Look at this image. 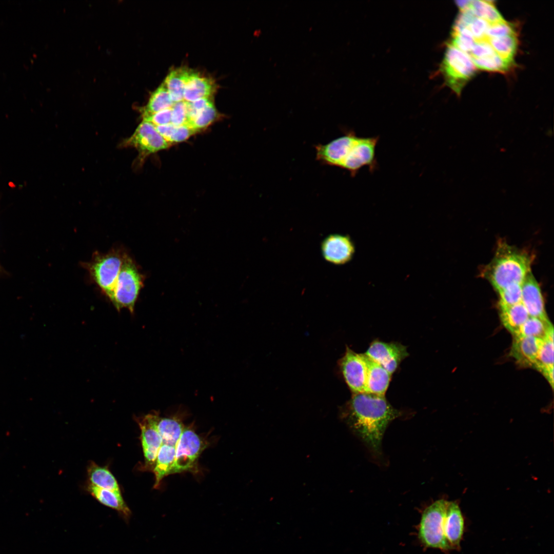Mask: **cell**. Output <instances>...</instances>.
<instances>
[{"label": "cell", "instance_id": "cell-1", "mask_svg": "<svg viewBox=\"0 0 554 554\" xmlns=\"http://www.w3.org/2000/svg\"><path fill=\"white\" fill-rule=\"evenodd\" d=\"M345 414L353 431L375 452L380 451L388 425L400 415L385 395L368 393H353Z\"/></svg>", "mask_w": 554, "mask_h": 554}, {"label": "cell", "instance_id": "cell-2", "mask_svg": "<svg viewBox=\"0 0 554 554\" xmlns=\"http://www.w3.org/2000/svg\"><path fill=\"white\" fill-rule=\"evenodd\" d=\"M532 259L525 251L500 242L494 257L483 269L482 275L498 292L510 285L522 284L531 272Z\"/></svg>", "mask_w": 554, "mask_h": 554}, {"label": "cell", "instance_id": "cell-3", "mask_svg": "<svg viewBox=\"0 0 554 554\" xmlns=\"http://www.w3.org/2000/svg\"><path fill=\"white\" fill-rule=\"evenodd\" d=\"M444 499L438 500L422 512L418 528V538L426 548L449 550L452 549L447 542L444 531V518L448 504Z\"/></svg>", "mask_w": 554, "mask_h": 554}, {"label": "cell", "instance_id": "cell-4", "mask_svg": "<svg viewBox=\"0 0 554 554\" xmlns=\"http://www.w3.org/2000/svg\"><path fill=\"white\" fill-rule=\"evenodd\" d=\"M143 283L142 276L135 264L130 257L125 254L110 300L115 308L118 311L127 308L133 312Z\"/></svg>", "mask_w": 554, "mask_h": 554}, {"label": "cell", "instance_id": "cell-5", "mask_svg": "<svg viewBox=\"0 0 554 554\" xmlns=\"http://www.w3.org/2000/svg\"><path fill=\"white\" fill-rule=\"evenodd\" d=\"M170 146L157 131L153 124L142 120L133 134L123 140L118 147L136 149L138 154L133 163V168L136 170L142 167L148 156Z\"/></svg>", "mask_w": 554, "mask_h": 554}, {"label": "cell", "instance_id": "cell-6", "mask_svg": "<svg viewBox=\"0 0 554 554\" xmlns=\"http://www.w3.org/2000/svg\"><path fill=\"white\" fill-rule=\"evenodd\" d=\"M476 70L472 58L451 44L448 45L441 66V70L449 86L460 94L463 86Z\"/></svg>", "mask_w": 554, "mask_h": 554}, {"label": "cell", "instance_id": "cell-7", "mask_svg": "<svg viewBox=\"0 0 554 554\" xmlns=\"http://www.w3.org/2000/svg\"><path fill=\"white\" fill-rule=\"evenodd\" d=\"M206 446L205 443L193 429L185 427L176 445L175 461L170 474L186 471L196 472L198 458Z\"/></svg>", "mask_w": 554, "mask_h": 554}, {"label": "cell", "instance_id": "cell-8", "mask_svg": "<svg viewBox=\"0 0 554 554\" xmlns=\"http://www.w3.org/2000/svg\"><path fill=\"white\" fill-rule=\"evenodd\" d=\"M124 255L115 252L98 255L87 267L95 283L110 300L113 295Z\"/></svg>", "mask_w": 554, "mask_h": 554}, {"label": "cell", "instance_id": "cell-9", "mask_svg": "<svg viewBox=\"0 0 554 554\" xmlns=\"http://www.w3.org/2000/svg\"><path fill=\"white\" fill-rule=\"evenodd\" d=\"M379 140L377 136H358L342 169L349 171L353 177L365 166L368 167L371 172L373 171L378 166L375 149Z\"/></svg>", "mask_w": 554, "mask_h": 554}, {"label": "cell", "instance_id": "cell-10", "mask_svg": "<svg viewBox=\"0 0 554 554\" xmlns=\"http://www.w3.org/2000/svg\"><path fill=\"white\" fill-rule=\"evenodd\" d=\"M159 417V413L154 411L137 419L141 431L144 470H153L158 451L162 445V439L157 428Z\"/></svg>", "mask_w": 554, "mask_h": 554}, {"label": "cell", "instance_id": "cell-11", "mask_svg": "<svg viewBox=\"0 0 554 554\" xmlns=\"http://www.w3.org/2000/svg\"><path fill=\"white\" fill-rule=\"evenodd\" d=\"M358 137L353 130H348L328 143L316 145V160L323 164L342 168Z\"/></svg>", "mask_w": 554, "mask_h": 554}, {"label": "cell", "instance_id": "cell-12", "mask_svg": "<svg viewBox=\"0 0 554 554\" xmlns=\"http://www.w3.org/2000/svg\"><path fill=\"white\" fill-rule=\"evenodd\" d=\"M341 369L346 383L353 393H366L367 368L362 353L349 348L340 361Z\"/></svg>", "mask_w": 554, "mask_h": 554}, {"label": "cell", "instance_id": "cell-13", "mask_svg": "<svg viewBox=\"0 0 554 554\" xmlns=\"http://www.w3.org/2000/svg\"><path fill=\"white\" fill-rule=\"evenodd\" d=\"M321 250L324 259L331 264L341 265L349 262L355 253V245L348 235L332 234L322 242Z\"/></svg>", "mask_w": 554, "mask_h": 554}, {"label": "cell", "instance_id": "cell-14", "mask_svg": "<svg viewBox=\"0 0 554 554\" xmlns=\"http://www.w3.org/2000/svg\"><path fill=\"white\" fill-rule=\"evenodd\" d=\"M365 354L382 366L391 374L408 355L404 346L399 343H384L379 341L373 342Z\"/></svg>", "mask_w": 554, "mask_h": 554}, {"label": "cell", "instance_id": "cell-15", "mask_svg": "<svg viewBox=\"0 0 554 554\" xmlns=\"http://www.w3.org/2000/svg\"><path fill=\"white\" fill-rule=\"evenodd\" d=\"M521 302L529 316L548 319L540 287L531 272L522 284Z\"/></svg>", "mask_w": 554, "mask_h": 554}, {"label": "cell", "instance_id": "cell-16", "mask_svg": "<svg viewBox=\"0 0 554 554\" xmlns=\"http://www.w3.org/2000/svg\"><path fill=\"white\" fill-rule=\"evenodd\" d=\"M542 342L531 337L514 336L510 355L519 365L533 368Z\"/></svg>", "mask_w": 554, "mask_h": 554}, {"label": "cell", "instance_id": "cell-17", "mask_svg": "<svg viewBox=\"0 0 554 554\" xmlns=\"http://www.w3.org/2000/svg\"><path fill=\"white\" fill-rule=\"evenodd\" d=\"M464 529V521L460 508L456 502L448 501L446 507L444 531L452 549H459Z\"/></svg>", "mask_w": 554, "mask_h": 554}, {"label": "cell", "instance_id": "cell-18", "mask_svg": "<svg viewBox=\"0 0 554 554\" xmlns=\"http://www.w3.org/2000/svg\"><path fill=\"white\" fill-rule=\"evenodd\" d=\"M362 354L367 368L366 393L385 395L391 374L365 353Z\"/></svg>", "mask_w": 554, "mask_h": 554}, {"label": "cell", "instance_id": "cell-19", "mask_svg": "<svg viewBox=\"0 0 554 554\" xmlns=\"http://www.w3.org/2000/svg\"><path fill=\"white\" fill-rule=\"evenodd\" d=\"M215 90V85L210 78L191 71L184 91V100L191 102L200 98L210 97Z\"/></svg>", "mask_w": 554, "mask_h": 554}, {"label": "cell", "instance_id": "cell-20", "mask_svg": "<svg viewBox=\"0 0 554 554\" xmlns=\"http://www.w3.org/2000/svg\"><path fill=\"white\" fill-rule=\"evenodd\" d=\"M499 308L502 324L513 337L518 335L522 326L529 317L524 306L521 302L513 305Z\"/></svg>", "mask_w": 554, "mask_h": 554}, {"label": "cell", "instance_id": "cell-21", "mask_svg": "<svg viewBox=\"0 0 554 554\" xmlns=\"http://www.w3.org/2000/svg\"><path fill=\"white\" fill-rule=\"evenodd\" d=\"M87 488L89 492L102 504L117 510L125 517L130 515L131 511L121 492L100 488L90 483Z\"/></svg>", "mask_w": 554, "mask_h": 554}, {"label": "cell", "instance_id": "cell-22", "mask_svg": "<svg viewBox=\"0 0 554 554\" xmlns=\"http://www.w3.org/2000/svg\"><path fill=\"white\" fill-rule=\"evenodd\" d=\"M175 447L163 444L159 449L152 470L155 478L154 484L155 488L160 486L165 477L170 474L175 461Z\"/></svg>", "mask_w": 554, "mask_h": 554}, {"label": "cell", "instance_id": "cell-23", "mask_svg": "<svg viewBox=\"0 0 554 554\" xmlns=\"http://www.w3.org/2000/svg\"><path fill=\"white\" fill-rule=\"evenodd\" d=\"M191 71L184 67L177 68L166 76L164 84L173 103L184 100V89Z\"/></svg>", "mask_w": 554, "mask_h": 554}, {"label": "cell", "instance_id": "cell-24", "mask_svg": "<svg viewBox=\"0 0 554 554\" xmlns=\"http://www.w3.org/2000/svg\"><path fill=\"white\" fill-rule=\"evenodd\" d=\"M90 484L100 488L121 492L114 476L106 467H102L91 462L87 467Z\"/></svg>", "mask_w": 554, "mask_h": 554}, {"label": "cell", "instance_id": "cell-25", "mask_svg": "<svg viewBox=\"0 0 554 554\" xmlns=\"http://www.w3.org/2000/svg\"><path fill=\"white\" fill-rule=\"evenodd\" d=\"M517 335L531 337L541 340L547 338L553 340V327L548 319L529 316Z\"/></svg>", "mask_w": 554, "mask_h": 554}, {"label": "cell", "instance_id": "cell-26", "mask_svg": "<svg viewBox=\"0 0 554 554\" xmlns=\"http://www.w3.org/2000/svg\"><path fill=\"white\" fill-rule=\"evenodd\" d=\"M157 428L162 439V444L176 446L185 428L182 422L176 417H159Z\"/></svg>", "mask_w": 554, "mask_h": 554}, {"label": "cell", "instance_id": "cell-27", "mask_svg": "<svg viewBox=\"0 0 554 554\" xmlns=\"http://www.w3.org/2000/svg\"><path fill=\"white\" fill-rule=\"evenodd\" d=\"M173 104L169 93L163 83L152 93L146 105L141 108L142 117L170 108Z\"/></svg>", "mask_w": 554, "mask_h": 554}, {"label": "cell", "instance_id": "cell-28", "mask_svg": "<svg viewBox=\"0 0 554 554\" xmlns=\"http://www.w3.org/2000/svg\"><path fill=\"white\" fill-rule=\"evenodd\" d=\"M487 40L494 51L504 61L511 65L517 47V39L515 34L491 38Z\"/></svg>", "mask_w": 554, "mask_h": 554}, {"label": "cell", "instance_id": "cell-29", "mask_svg": "<svg viewBox=\"0 0 554 554\" xmlns=\"http://www.w3.org/2000/svg\"><path fill=\"white\" fill-rule=\"evenodd\" d=\"M468 7L476 16L485 20L490 24L504 21L491 2L470 1Z\"/></svg>", "mask_w": 554, "mask_h": 554}, {"label": "cell", "instance_id": "cell-30", "mask_svg": "<svg viewBox=\"0 0 554 554\" xmlns=\"http://www.w3.org/2000/svg\"><path fill=\"white\" fill-rule=\"evenodd\" d=\"M533 368L544 376L553 370V340H542Z\"/></svg>", "mask_w": 554, "mask_h": 554}, {"label": "cell", "instance_id": "cell-31", "mask_svg": "<svg viewBox=\"0 0 554 554\" xmlns=\"http://www.w3.org/2000/svg\"><path fill=\"white\" fill-rule=\"evenodd\" d=\"M218 116V112L212 102L197 111L186 124L197 132L208 127L217 118Z\"/></svg>", "mask_w": 554, "mask_h": 554}, {"label": "cell", "instance_id": "cell-32", "mask_svg": "<svg viewBox=\"0 0 554 554\" xmlns=\"http://www.w3.org/2000/svg\"><path fill=\"white\" fill-rule=\"evenodd\" d=\"M472 60L477 68L488 71L505 72L508 70L510 65L504 61L497 53L485 57Z\"/></svg>", "mask_w": 554, "mask_h": 554}, {"label": "cell", "instance_id": "cell-33", "mask_svg": "<svg viewBox=\"0 0 554 554\" xmlns=\"http://www.w3.org/2000/svg\"><path fill=\"white\" fill-rule=\"evenodd\" d=\"M451 45L468 54L476 44L470 31L467 28L453 30Z\"/></svg>", "mask_w": 554, "mask_h": 554}, {"label": "cell", "instance_id": "cell-34", "mask_svg": "<svg viewBox=\"0 0 554 554\" xmlns=\"http://www.w3.org/2000/svg\"><path fill=\"white\" fill-rule=\"evenodd\" d=\"M497 293L499 297V307L515 305L521 302L522 284L510 285Z\"/></svg>", "mask_w": 554, "mask_h": 554}, {"label": "cell", "instance_id": "cell-35", "mask_svg": "<svg viewBox=\"0 0 554 554\" xmlns=\"http://www.w3.org/2000/svg\"><path fill=\"white\" fill-rule=\"evenodd\" d=\"M490 24L485 20L474 16L467 28L471 33L476 42L486 40V33Z\"/></svg>", "mask_w": 554, "mask_h": 554}, {"label": "cell", "instance_id": "cell-36", "mask_svg": "<svg viewBox=\"0 0 554 554\" xmlns=\"http://www.w3.org/2000/svg\"><path fill=\"white\" fill-rule=\"evenodd\" d=\"M187 122V102L183 100L173 103L171 107L170 123L175 126L186 124Z\"/></svg>", "mask_w": 554, "mask_h": 554}, {"label": "cell", "instance_id": "cell-37", "mask_svg": "<svg viewBox=\"0 0 554 554\" xmlns=\"http://www.w3.org/2000/svg\"><path fill=\"white\" fill-rule=\"evenodd\" d=\"M512 34H515L512 26L504 20L490 24L486 31V37L487 39Z\"/></svg>", "mask_w": 554, "mask_h": 554}, {"label": "cell", "instance_id": "cell-38", "mask_svg": "<svg viewBox=\"0 0 554 554\" xmlns=\"http://www.w3.org/2000/svg\"><path fill=\"white\" fill-rule=\"evenodd\" d=\"M196 132L187 124L181 126H174L173 131L168 142L172 144L179 143L188 140Z\"/></svg>", "mask_w": 554, "mask_h": 554}, {"label": "cell", "instance_id": "cell-39", "mask_svg": "<svg viewBox=\"0 0 554 554\" xmlns=\"http://www.w3.org/2000/svg\"><path fill=\"white\" fill-rule=\"evenodd\" d=\"M496 53L487 40L476 42L471 51L468 54L472 58H482Z\"/></svg>", "mask_w": 554, "mask_h": 554}, {"label": "cell", "instance_id": "cell-40", "mask_svg": "<svg viewBox=\"0 0 554 554\" xmlns=\"http://www.w3.org/2000/svg\"><path fill=\"white\" fill-rule=\"evenodd\" d=\"M171 108L166 109L143 117V121L149 122L154 126L163 125L171 122Z\"/></svg>", "mask_w": 554, "mask_h": 554}, {"label": "cell", "instance_id": "cell-41", "mask_svg": "<svg viewBox=\"0 0 554 554\" xmlns=\"http://www.w3.org/2000/svg\"><path fill=\"white\" fill-rule=\"evenodd\" d=\"M155 127L159 134L168 142L173 131L174 126L170 123L166 125L155 126Z\"/></svg>", "mask_w": 554, "mask_h": 554}, {"label": "cell", "instance_id": "cell-42", "mask_svg": "<svg viewBox=\"0 0 554 554\" xmlns=\"http://www.w3.org/2000/svg\"><path fill=\"white\" fill-rule=\"evenodd\" d=\"M470 1H456V4L460 9L461 11L465 10L469 5Z\"/></svg>", "mask_w": 554, "mask_h": 554}, {"label": "cell", "instance_id": "cell-43", "mask_svg": "<svg viewBox=\"0 0 554 554\" xmlns=\"http://www.w3.org/2000/svg\"><path fill=\"white\" fill-rule=\"evenodd\" d=\"M5 274H8V273L3 268V267L2 266V265H1V263H0V276H2V275H5Z\"/></svg>", "mask_w": 554, "mask_h": 554}]
</instances>
